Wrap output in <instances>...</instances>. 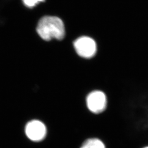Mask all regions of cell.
<instances>
[{
	"instance_id": "obj_1",
	"label": "cell",
	"mask_w": 148,
	"mask_h": 148,
	"mask_svg": "<svg viewBox=\"0 0 148 148\" xmlns=\"http://www.w3.org/2000/svg\"><path fill=\"white\" fill-rule=\"evenodd\" d=\"M36 31L38 35L47 41L53 38L61 40L65 35L63 22L60 18L53 16L42 18L38 21Z\"/></svg>"
},
{
	"instance_id": "obj_5",
	"label": "cell",
	"mask_w": 148,
	"mask_h": 148,
	"mask_svg": "<svg viewBox=\"0 0 148 148\" xmlns=\"http://www.w3.org/2000/svg\"><path fill=\"white\" fill-rule=\"evenodd\" d=\"M84 144L88 148H106L104 143L98 138H90L85 141Z\"/></svg>"
},
{
	"instance_id": "obj_3",
	"label": "cell",
	"mask_w": 148,
	"mask_h": 148,
	"mask_svg": "<svg viewBox=\"0 0 148 148\" xmlns=\"http://www.w3.org/2000/svg\"><path fill=\"white\" fill-rule=\"evenodd\" d=\"M86 104L90 112L98 114L105 111L107 107L108 99L104 92L100 90H93L88 95Z\"/></svg>"
},
{
	"instance_id": "obj_6",
	"label": "cell",
	"mask_w": 148,
	"mask_h": 148,
	"mask_svg": "<svg viewBox=\"0 0 148 148\" xmlns=\"http://www.w3.org/2000/svg\"><path fill=\"white\" fill-rule=\"evenodd\" d=\"M24 5L28 7H33L38 3L44 1L45 0H22Z\"/></svg>"
},
{
	"instance_id": "obj_4",
	"label": "cell",
	"mask_w": 148,
	"mask_h": 148,
	"mask_svg": "<svg viewBox=\"0 0 148 148\" xmlns=\"http://www.w3.org/2000/svg\"><path fill=\"white\" fill-rule=\"evenodd\" d=\"M25 132L27 137L32 142H41L47 135V128L42 122L39 120H32L25 126Z\"/></svg>"
},
{
	"instance_id": "obj_7",
	"label": "cell",
	"mask_w": 148,
	"mask_h": 148,
	"mask_svg": "<svg viewBox=\"0 0 148 148\" xmlns=\"http://www.w3.org/2000/svg\"><path fill=\"white\" fill-rule=\"evenodd\" d=\"M87 148V147H86V145H84V144H83V145H82V147H81V148Z\"/></svg>"
},
{
	"instance_id": "obj_2",
	"label": "cell",
	"mask_w": 148,
	"mask_h": 148,
	"mask_svg": "<svg viewBox=\"0 0 148 148\" xmlns=\"http://www.w3.org/2000/svg\"><path fill=\"white\" fill-rule=\"evenodd\" d=\"M74 46L77 54L84 58H93L97 51L95 41L88 36H82L76 39L74 41Z\"/></svg>"
},
{
	"instance_id": "obj_8",
	"label": "cell",
	"mask_w": 148,
	"mask_h": 148,
	"mask_svg": "<svg viewBox=\"0 0 148 148\" xmlns=\"http://www.w3.org/2000/svg\"><path fill=\"white\" fill-rule=\"evenodd\" d=\"M148 148V147H144V148Z\"/></svg>"
}]
</instances>
